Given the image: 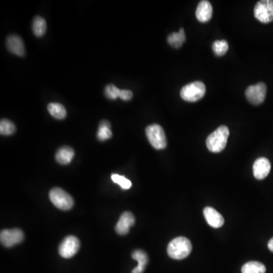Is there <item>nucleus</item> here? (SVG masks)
<instances>
[{"label": "nucleus", "instance_id": "nucleus-21", "mask_svg": "<svg viewBox=\"0 0 273 273\" xmlns=\"http://www.w3.org/2000/svg\"><path fill=\"white\" fill-rule=\"evenodd\" d=\"M33 32L35 36L42 37L46 31V22L44 18L41 16H37L34 18L32 25Z\"/></svg>", "mask_w": 273, "mask_h": 273}, {"label": "nucleus", "instance_id": "nucleus-18", "mask_svg": "<svg viewBox=\"0 0 273 273\" xmlns=\"http://www.w3.org/2000/svg\"><path fill=\"white\" fill-rule=\"evenodd\" d=\"M168 43L172 46L175 48H180L182 44H184L186 41L185 33L184 29L181 28L179 32L173 33L168 37Z\"/></svg>", "mask_w": 273, "mask_h": 273}, {"label": "nucleus", "instance_id": "nucleus-23", "mask_svg": "<svg viewBox=\"0 0 273 273\" xmlns=\"http://www.w3.org/2000/svg\"><path fill=\"white\" fill-rule=\"evenodd\" d=\"M212 47H213V52L216 55L222 56V55H224L228 49V44L224 40L216 41L213 43Z\"/></svg>", "mask_w": 273, "mask_h": 273}, {"label": "nucleus", "instance_id": "nucleus-25", "mask_svg": "<svg viewBox=\"0 0 273 273\" xmlns=\"http://www.w3.org/2000/svg\"><path fill=\"white\" fill-rule=\"evenodd\" d=\"M120 89L114 85H109L105 88V96L109 99H116L119 97Z\"/></svg>", "mask_w": 273, "mask_h": 273}, {"label": "nucleus", "instance_id": "nucleus-8", "mask_svg": "<svg viewBox=\"0 0 273 273\" xmlns=\"http://www.w3.org/2000/svg\"><path fill=\"white\" fill-rule=\"evenodd\" d=\"M80 248V241L78 237L70 235L65 237L59 247L61 257L68 259L74 257Z\"/></svg>", "mask_w": 273, "mask_h": 273}, {"label": "nucleus", "instance_id": "nucleus-24", "mask_svg": "<svg viewBox=\"0 0 273 273\" xmlns=\"http://www.w3.org/2000/svg\"><path fill=\"white\" fill-rule=\"evenodd\" d=\"M112 182L116 184H119L122 189L127 190V189L131 188L132 187V182L127 178H125V176H120L118 174H112L111 176Z\"/></svg>", "mask_w": 273, "mask_h": 273}, {"label": "nucleus", "instance_id": "nucleus-22", "mask_svg": "<svg viewBox=\"0 0 273 273\" xmlns=\"http://www.w3.org/2000/svg\"><path fill=\"white\" fill-rule=\"evenodd\" d=\"M15 129L16 128L13 122L8 119H3L0 122V134L2 135H11L15 133Z\"/></svg>", "mask_w": 273, "mask_h": 273}, {"label": "nucleus", "instance_id": "nucleus-9", "mask_svg": "<svg viewBox=\"0 0 273 273\" xmlns=\"http://www.w3.org/2000/svg\"><path fill=\"white\" fill-rule=\"evenodd\" d=\"M25 238L24 233L19 228L2 230L0 234V241L5 247H11L22 242Z\"/></svg>", "mask_w": 273, "mask_h": 273}, {"label": "nucleus", "instance_id": "nucleus-13", "mask_svg": "<svg viewBox=\"0 0 273 273\" xmlns=\"http://www.w3.org/2000/svg\"><path fill=\"white\" fill-rule=\"evenodd\" d=\"M7 49L10 52L18 55L24 56L25 54V44L22 39L18 35H11L7 38Z\"/></svg>", "mask_w": 273, "mask_h": 273}, {"label": "nucleus", "instance_id": "nucleus-3", "mask_svg": "<svg viewBox=\"0 0 273 273\" xmlns=\"http://www.w3.org/2000/svg\"><path fill=\"white\" fill-rule=\"evenodd\" d=\"M146 135L150 144L156 150H163L167 146L166 134L160 125L153 124L146 129Z\"/></svg>", "mask_w": 273, "mask_h": 273}, {"label": "nucleus", "instance_id": "nucleus-27", "mask_svg": "<svg viewBox=\"0 0 273 273\" xmlns=\"http://www.w3.org/2000/svg\"><path fill=\"white\" fill-rule=\"evenodd\" d=\"M268 248L270 251L273 252V238L270 239V241L268 242Z\"/></svg>", "mask_w": 273, "mask_h": 273}, {"label": "nucleus", "instance_id": "nucleus-1", "mask_svg": "<svg viewBox=\"0 0 273 273\" xmlns=\"http://www.w3.org/2000/svg\"><path fill=\"white\" fill-rule=\"evenodd\" d=\"M192 250L190 240L185 237L173 239L167 247L168 255L174 260H181L188 257Z\"/></svg>", "mask_w": 273, "mask_h": 273}, {"label": "nucleus", "instance_id": "nucleus-10", "mask_svg": "<svg viewBox=\"0 0 273 273\" xmlns=\"http://www.w3.org/2000/svg\"><path fill=\"white\" fill-rule=\"evenodd\" d=\"M271 164L270 160L266 157H260L254 162L253 166L254 176L258 180L266 179L270 174Z\"/></svg>", "mask_w": 273, "mask_h": 273}, {"label": "nucleus", "instance_id": "nucleus-14", "mask_svg": "<svg viewBox=\"0 0 273 273\" xmlns=\"http://www.w3.org/2000/svg\"><path fill=\"white\" fill-rule=\"evenodd\" d=\"M213 15V6L207 0L200 1L196 10V17L200 22L205 23L210 21Z\"/></svg>", "mask_w": 273, "mask_h": 273}, {"label": "nucleus", "instance_id": "nucleus-5", "mask_svg": "<svg viewBox=\"0 0 273 273\" xmlns=\"http://www.w3.org/2000/svg\"><path fill=\"white\" fill-rule=\"evenodd\" d=\"M49 197L52 204L59 210L66 211L73 207V198L66 191L59 187L52 189L49 192Z\"/></svg>", "mask_w": 273, "mask_h": 273}, {"label": "nucleus", "instance_id": "nucleus-6", "mask_svg": "<svg viewBox=\"0 0 273 273\" xmlns=\"http://www.w3.org/2000/svg\"><path fill=\"white\" fill-rule=\"evenodd\" d=\"M255 18L264 24L273 21V0H262L256 4L254 10Z\"/></svg>", "mask_w": 273, "mask_h": 273}, {"label": "nucleus", "instance_id": "nucleus-19", "mask_svg": "<svg viewBox=\"0 0 273 273\" xmlns=\"http://www.w3.org/2000/svg\"><path fill=\"white\" fill-rule=\"evenodd\" d=\"M265 265L257 261H250L244 264L241 268L242 273H266Z\"/></svg>", "mask_w": 273, "mask_h": 273}, {"label": "nucleus", "instance_id": "nucleus-2", "mask_svg": "<svg viewBox=\"0 0 273 273\" xmlns=\"http://www.w3.org/2000/svg\"><path fill=\"white\" fill-rule=\"evenodd\" d=\"M229 136V130L226 125H222L216 131L210 134L207 139V146L212 153H220L223 151L227 145Z\"/></svg>", "mask_w": 273, "mask_h": 273}, {"label": "nucleus", "instance_id": "nucleus-15", "mask_svg": "<svg viewBox=\"0 0 273 273\" xmlns=\"http://www.w3.org/2000/svg\"><path fill=\"white\" fill-rule=\"evenodd\" d=\"M132 258L138 263L137 267L132 270V273H143L148 264V256L143 250H136L132 253Z\"/></svg>", "mask_w": 273, "mask_h": 273}, {"label": "nucleus", "instance_id": "nucleus-20", "mask_svg": "<svg viewBox=\"0 0 273 273\" xmlns=\"http://www.w3.org/2000/svg\"><path fill=\"white\" fill-rule=\"evenodd\" d=\"M48 111L52 117L56 119H63L66 117V109L60 103L52 102L47 106Z\"/></svg>", "mask_w": 273, "mask_h": 273}, {"label": "nucleus", "instance_id": "nucleus-7", "mask_svg": "<svg viewBox=\"0 0 273 273\" xmlns=\"http://www.w3.org/2000/svg\"><path fill=\"white\" fill-rule=\"evenodd\" d=\"M267 91V85L263 82H260L247 88L245 91L246 97L253 105H260L265 100Z\"/></svg>", "mask_w": 273, "mask_h": 273}, {"label": "nucleus", "instance_id": "nucleus-11", "mask_svg": "<svg viewBox=\"0 0 273 273\" xmlns=\"http://www.w3.org/2000/svg\"><path fill=\"white\" fill-rule=\"evenodd\" d=\"M135 223V216L131 212H125L121 215L120 219L116 224V231L120 235H126Z\"/></svg>", "mask_w": 273, "mask_h": 273}, {"label": "nucleus", "instance_id": "nucleus-16", "mask_svg": "<svg viewBox=\"0 0 273 273\" xmlns=\"http://www.w3.org/2000/svg\"><path fill=\"white\" fill-rule=\"evenodd\" d=\"M75 156V151L69 146H63L55 153V160L62 165H67L72 162Z\"/></svg>", "mask_w": 273, "mask_h": 273}, {"label": "nucleus", "instance_id": "nucleus-4", "mask_svg": "<svg viewBox=\"0 0 273 273\" xmlns=\"http://www.w3.org/2000/svg\"><path fill=\"white\" fill-rule=\"evenodd\" d=\"M206 86L201 82H194L183 87L180 95L182 99L187 102H197L204 96Z\"/></svg>", "mask_w": 273, "mask_h": 273}, {"label": "nucleus", "instance_id": "nucleus-17", "mask_svg": "<svg viewBox=\"0 0 273 273\" xmlns=\"http://www.w3.org/2000/svg\"><path fill=\"white\" fill-rule=\"evenodd\" d=\"M112 136V132L111 131V125L107 120H102L99 122L96 136L97 139L101 141L108 140Z\"/></svg>", "mask_w": 273, "mask_h": 273}, {"label": "nucleus", "instance_id": "nucleus-12", "mask_svg": "<svg viewBox=\"0 0 273 273\" xmlns=\"http://www.w3.org/2000/svg\"><path fill=\"white\" fill-rule=\"evenodd\" d=\"M203 216L207 223L215 228H219L224 225L223 216L213 207H207L203 210Z\"/></svg>", "mask_w": 273, "mask_h": 273}, {"label": "nucleus", "instance_id": "nucleus-26", "mask_svg": "<svg viewBox=\"0 0 273 273\" xmlns=\"http://www.w3.org/2000/svg\"><path fill=\"white\" fill-rule=\"evenodd\" d=\"M133 96V93L129 90H121L119 98L122 100L128 101L130 100Z\"/></svg>", "mask_w": 273, "mask_h": 273}]
</instances>
